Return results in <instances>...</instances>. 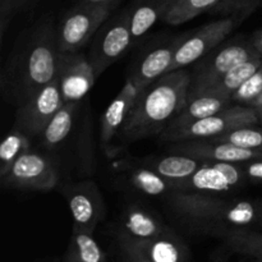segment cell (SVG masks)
<instances>
[{
	"label": "cell",
	"instance_id": "1",
	"mask_svg": "<svg viewBox=\"0 0 262 262\" xmlns=\"http://www.w3.org/2000/svg\"><path fill=\"white\" fill-rule=\"evenodd\" d=\"M60 51L56 27L45 17L18 37L9 59L3 67L0 86L9 101L20 105L56 78Z\"/></svg>",
	"mask_w": 262,
	"mask_h": 262
},
{
	"label": "cell",
	"instance_id": "37",
	"mask_svg": "<svg viewBox=\"0 0 262 262\" xmlns=\"http://www.w3.org/2000/svg\"><path fill=\"white\" fill-rule=\"evenodd\" d=\"M250 106H252V107H260V106H262V94L257 97V99L255 100V101L252 102V104L250 105Z\"/></svg>",
	"mask_w": 262,
	"mask_h": 262
},
{
	"label": "cell",
	"instance_id": "36",
	"mask_svg": "<svg viewBox=\"0 0 262 262\" xmlns=\"http://www.w3.org/2000/svg\"><path fill=\"white\" fill-rule=\"evenodd\" d=\"M251 42H252L253 48H255L256 50H257L258 53L262 55V30L257 31V32L252 36V38H251Z\"/></svg>",
	"mask_w": 262,
	"mask_h": 262
},
{
	"label": "cell",
	"instance_id": "5",
	"mask_svg": "<svg viewBox=\"0 0 262 262\" xmlns=\"http://www.w3.org/2000/svg\"><path fill=\"white\" fill-rule=\"evenodd\" d=\"M260 122L256 107L247 105L227 106L222 112L204 118L191 124L173 130H164L160 140L165 142H184L193 140H207L245 125H256Z\"/></svg>",
	"mask_w": 262,
	"mask_h": 262
},
{
	"label": "cell",
	"instance_id": "17",
	"mask_svg": "<svg viewBox=\"0 0 262 262\" xmlns=\"http://www.w3.org/2000/svg\"><path fill=\"white\" fill-rule=\"evenodd\" d=\"M174 232L152 210L138 204H130L124 209L118 228V234L130 239H151Z\"/></svg>",
	"mask_w": 262,
	"mask_h": 262
},
{
	"label": "cell",
	"instance_id": "35",
	"mask_svg": "<svg viewBox=\"0 0 262 262\" xmlns=\"http://www.w3.org/2000/svg\"><path fill=\"white\" fill-rule=\"evenodd\" d=\"M120 0H78V3H83V4H92V5H112V7H117L119 4Z\"/></svg>",
	"mask_w": 262,
	"mask_h": 262
},
{
	"label": "cell",
	"instance_id": "4",
	"mask_svg": "<svg viewBox=\"0 0 262 262\" xmlns=\"http://www.w3.org/2000/svg\"><path fill=\"white\" fill-rule=\"evenodd\" d=\"M262 56L251 40H233L225 45H219L210 51L207 55L194 63L191 72V84L188 96L205 91L216 83L225 73L238 64L247 61L252 58Z\"/></svg>",
	"mask_w": 262,
	"mask_h": 262
},
{
	"label": "cell",
	"instance_id": "27",
	"mask_svg": "<svg viewBox=\"0 0 262 262\" xmlns=\"http://www.w3.org/2000/svg\"><path fill=\"white\" fill-rule=\"evenodd\" d=\"M224 248L232 253L251 260L262 261V233L258 230H242L223 238Z\"/></svg>",
	"mask_w": 262,
	"mask_h": 262
},
{
	"label": "cell",
	"instance_id": "13",
	"mask_svg": "<svg viewBox=\"0 0 262 262\" xmlns=\"http://www.w3.org/2000/svg\"><path fill=\"white\" fill-rule=\"evenodd\" d=\"M96 78L89 56L81 51L60 53L56 79L64 102H81L94 87Z\"/></svg>",
	"mask_w": 262,
	"mask_h": 262
},
{
	"label": "cell",
	"instance_id": "7",
	"mask_svg": "<svg viewBox=\"0 0 262 262\" xmlns=\"http://www.w3.org/2000/svg\"><path fill=\"white\" fill-rule=\"evenodd\" d=\"M247 15L246 13L225 15L222 19L207 23L200 27L199 30L182 36L176 55H174L173 64L170 67V72L183 69L191 64H194L205 55H207L210 51L222 45L229 33H232V31L234 30L235 26L241 20L245 19Z\"/></svg>",
	"mask_w": 262,
	"mask_h": 262
},
{
	"label": "cell",
	"instance_id": "11",
	"mask_svg": "<svg viewBox=\"0 0 262 262\" xmlns=\"http://www.w3.org/2000/svg\"><path fill=\"white\" fill-rule=\"evenodd\" d=\"M63 104L60 87L55 78L18 105L15 128L27 136H40Z\"/></svg>",
	"mask_w": 262,
	"mask_h": 262
},
{
	"label": "cell",
	"instance_id": "6",
	"mask_svg": "<svg viewBox=\"0 0 262 262\" xmlns=\"http://www.w3.org/2000/svg\"><path fill=\"white\" fill-rule=\"evenodd\" d=\"M112 5H92L77 3L64 14L56 27V43L60 53L79 51L94 38L99 28L110 17Z\"/></svg>",
	"mask_w": 262,
	"mask_h": 262
},
{
	"label": "cell",
	"instance_id": "38",
	"mask_svg": "<svg viewBox=\"0 0 262 262\" xmlns=\"http://www.w3.org/2000/svg\"><path fill=\"white\" fill-rule=\"evenodd\" d=\"M256 110H257L258 119H260V122L262 123V106H260V107H256Z\"/></svg>",
	"mask_w": 262,
	"mask_h": 262
},
{
	"label": "cell",
	"instance_id": "26",
	"mask_svg": "<svg viewBox=\"0 0 262 262\" xmlns=\"http://www.w3.org/2000/svg\"><path fill=\"white\" fill-rule=\"evenodd\" d=\"M220 0H173L163 20L170 26H178L193 19L205 12H214Z\"/></svg>",
	"mask_w": 262,
	"mask_h": 262
},
{
	"label": "cell",
	"instance_id": "32",
	"mask_svg": "<svg viewBox=\"0 0 262 262\" xmlns=\"http://www.w3.org/2000/svg\"><path fill=\"white\" fill-rule=\"evenodd\" d=\"M258 7L257 0H220L217 7L214 9V13L224 15L239 14L246 13L250 14Z\"/></svg>",
	"mask_w": 262,
	"mask_h": 262
},
{
	"label": "cell",
	"instance_id": "10",
	"mask_svg": "<svg viewBox=\"0 0 262 262\" xmlns=\"http://www.w3.org/2000/svg\"><path fill=\"white\" fill-rule=\"evenodd\" d=\"M246 179L247 177L241 164L205 161L191 177L177 183L174 192L228 193L239 188Z\"/></svg>",
	"mask_w": 262,
	"mask_h": 262
},
{
	"label": "cell",
	"instance_id": "19",
	"mask_svg": "<svg viewBox=\"0 0 262 262\" xmlns=\"http://www.w3.org/2000/svg\"><path fill=\"white\" fill-rule=\"evenodd\" d=\"M232 99L227 96H220L215 94H199L194 96L187 97L186 104L181 109V112L176 115L170 124L165 128V130H173L181 128L183 125L191 124L204 118L211 117L216 113L222 112L227 106H229Z\"/></svg>",
	"mask_w": 262,
	"mask_h": 262
},
{
	"label": "cell",
	"instance_id": "23",
	"mask_svg": "<svg viewBox=\"0 0 262 262\" xmlns=\"http://www.w3.org/2000/svg\"><path fill=\"white\" fill-rule=\"evenodd\" d=\"M63 262H107L105 251L94 238V233L72 230Z\"/></svg>",
	"mask_w": 262,
	"mask_h": 262
},
{
	"label": "cell",
	"instance_id": "14",
	"mask_svg": "<svg viewBox=\"0 0 262 262\" xmlns=\"http://www.w3.org/2000/svg\"><path fill=\"white\" fill-rule=\"evenodd\" d=\"M115 241L127 245L150 262H193L191 250L176 230L151 239H130L115 233Z\"/></svg>",
	"mask_w": 262,
	"mask_h": 262
},
{
	"label": "cell",
	"instance_id": "21",
	"mask_svg": "<svg viewBox=\"0 0 262 262\" xmlns=\"http://www.w3.org/2000/svg\"><path fill=\"white\" fill-rule=\"evenodd\" d=\"M173 0H133L129 10L133 45L140 41L159 19H163Z\"/></svg>",
	"mask_w": 262,
	"mask_h": 262
},
{
	"label": "cell",
	"instance_id": "28",
	"mask_svg": "<svg viewBox=\"0 0 262 262\" xmlns=\"http://www.w3.org/2000/svg\"><path fill=\"white\" fill-rule=\"evenodd\" d=\"M28 137L30 136L23 133L22 130L15 129L3 140L0 145V178L9 171L14 161L23 152L30 150L31 143Z\"/></svg>",
	"mask_w": 262,
	"mask_h": 262
},
{
	"label": "cell",
	"instance_id": "33",
	"mask_svg": "<svg viewBox=\"0 0 262 262\" xmlns=\"http://www.w3.org/2000/svg\"><path fill=\"white\" fill-rule=\"evenodd\" d=\"M117 248H118V262H150L142 256L138 255L135 250L128 247L124 243L117 241Z\"/></svg>",
	"mask_w": 262,
	"mask_h": 262
},
{
	"label": "cell",
	"instance_id": "29",
	"mask_svg": "<svg viewBox=\"0 0 262 262\" xmlns=\"http://www.w3.org/2000/svg\"><path fill=\"white\" fill-rule=\"evenodd\" d=\"M210 140L232 143L238 147L248 148V150L262 151V129L256 128L255 125H245V127L235 128V129L223 133V135L210 138Z\"/></svg>",
	"mask_w": 262,
	"mask_h": 262
},
{
	"label": "cell",
	"instance_id": "12",
	"mask_svg": "<svg viewBox=\"0 0 262 262\" xmlns=\"http://www.w3.org/2000/svg\"><path fill=\"white\" fill-rule=\"evenodd\" d=\"M61 193L68 202L73 229L94 233L105 215L104 197L94 181L66 184Z\"/></svg>",
	"mask_w": 262,
	"mask_h": 262
},
{
	"label": "cell",
	"instance_id": "22",
	"mask_svg": "<svg viewBox=\"0 0 262 262\" xmlns=\"http://www.w3.org/2000/svg\"><path fill=\"white\" fill-rule=\"evenodd\" d=\"M79 105L81 102H64L63 106L56 112L53 119L48 123L43 132L40 135L43 147L53 150L66 141L69 133L72 132L74 122H76Z\"/></svg>",
	"mask_w": 262,
	"mask_h": 262
},
{
	"label": "cell",
	"instance_id": "25",
	"mask_svg": "<svg viewBox=\"0 0 262 262\" xmlns=\"http://www.w3.org/2000/svg\"><path fill=\"white\" fill-rule=\"evenodd\" d=\"M127 179L136 189L147 196L156 197L173 193V184L170 182L141 163L128 169Z\"/></svg>",
	"mask_w": 262,
	"mask_h": 262
},
{
	"label": "cell",
	"instance_id": "24",
	"mask_svg": "<svg viewBox=\"0 0 262 262\" xmlns=\"http://www.w3.org/2000/svg\"><path fill=\"white\" fill-rule=\"evenodd\" d=\"M262 66V56L257 58H252L247 61L238 64L237 67L230 69L228 73H225L219 81L211 87H209L205 91L199 92V94H215L220 95V96H227L232 99L233 94L257 71ZM196 94V95H199ZM194 96V95H192Z\"/></svg>",
	"mask_w": 262,
	"mask_h": 262
},
{
	"label": "cell",
	"instance_id": "16",
	"mask_svg": "<svg viewBox=\"0 0 262 262\" xmlns=\"http://www.w3.org/2000/svg\"><path fill=\"white\" fill-rule=\"evenodd\" d=\"M179 41L181 37L177 36L151 46L136 61L128 78L145 90L156 79L169 73Z\"/></svg>",
	"mask_w": 262,
	"mask_h": 262
},
{
	"label": "cell",
	"instance_id": "40",
	"mask_svg": "<svg viewBox=\"0 0 262 262\" xmlns=\"http://www.w3.org/2000/svg\"><path fill=\"white\" fill-rule=\"evenodd\" d=\"M248 262H262L261 260H251V261H248Z\"/></svg>",
	"mask_w": 262,
	"mask_h": 262
},
{
	"label": "cell",
	"instance_id": "34",
	"mask_svg": "<svg viewBox=\"0 0 262 262\" xmlns=\"http://www.w3.org/2000/svg\"><path fill=\"white\" fill-rule=\"evenodd\" d=\"M246 177L250 181L262 182V159H255V160L241 163Z\"/></svg>",
	"mask_w": 262,
	"mask_h": 262
},
{
	"label": "cell",
	"instance_id": "41",
	"mask_svg": "<svg viewBox=\"0 0 262 262\" xmlns=\"http://www.w3.org/2000/svg\"><path fill=\"white\" fill-rule=\"evenodd\" d=\"M257 4L258 5H262V0H257Z\"/></svg>",
	"mask_w": 262,
	"mask_h": 262
},
{
	"label": "cell",
	"instance_id": "2",
	"mask_svg": "<svg viewBox=\"0 0 262 262\" xmlns=\"http://www.w3.org/2000/svg\"><path fill=\"white\" fill-rule=\"evenodd\" d=\"M173 214L193 233L223 239L228 234L262 228V200L225 199L216 194L173 192Z\"/></svg>",
	"mask_w": 262,
	"mask_h": 262
},
{
	"label": "cell",
	"instance_id": "20",
	"mask_svg": "<svg viewBox=\"0 0 262 262\" xmlns=\"http://www.w3.org/2000/svg\"><path fill=\"white\" fill-rule=\"evenodd\" d=\"M204 163L205 161L200 160V159L179 152L148 158L141 161V164L154 169L156 173H159L166 181L170 182L173 184V192L174 186L177 183L191 177Z\"/></svg>",
	"mask_w": 262,
	"mask_h": 262
},
{
	"label": "cell",
	"instance_id": "9",
	"mask_svg": "<svg viewBox=\"0 0 262 262\" xmlns=\"http://www.w3.org/2000/svg\"><path fill=\"white\" fill-rule=\"evenodd\" d=\"M2 179L8 188L51 191L59 183L58 170L43 154L28 150L23 152Z\"/></svg>",
	"mask_w": 262,
	"mask_h": 262
},
{
	"label": "cell",
	"instance_id": "8",
	"mask_svg": "<svg viewBox=\"0 0 262 262\" xmlns=\"http://www.w3.org/2000/svg\"><path fill=\"white\" fill-rule=\"evenodd\" d=\"M132 45L129 10L125 9L113 18H107L92 38L89 54L96 77L124 55Z\"/></svg>",
	"mask_w": 262,
	"mask_h": 262
},
{
	"label": "cell",
	"instance_id": "30",
	"mask_svg": "<svg viewBox=\"0 0 262 262\" xmlns=\"http://www.w3.org/2000/svg\"><path fill=\"white\" fill-rule=\"evenodd\" d=\"M262 94V66L237 91L233 94L232 101L250 106Z\"/></svg>",
	"mask_w": 262,
	"mask_h": 262
},
{
	"label": "cell",
	"instance_id": "18",
	"mask_svg": "<svg viewBox=\"0 0 262 262\" xmlns=\"http://www.w3.org/2000/svg\"><path fill=\"white\" fill-rule=\"evenodd\" d=\"M142 90V87L128 78L119 94L115 96V99L110 102L107 109L105 110L104 115L101 117V128H100V141L105 150L109 148L112 141L123 128Z\"/></svg>",
	"mask_w": 262,
	"mask_h": 262
},
{
	"label": "cell",
	"instance_id": "15",
	"mask_svg": "<svg viewBox=\"0 0 262 262\" xmlns=\"http://www.w3.org/2000/svg\"><path fill=\"white\" fill-rule=\"evenodd\" d=\"M170 151L184 154L209 163L241 164L255 159H262V151L248 150V148L238 147L232 143L210 140V138L178 142V145L174 146Z\"/></svg>",
	"mask_w": 262,
	"mask_h": 262
},
{
	"label": "cell",
	"instance_id": "39",
	"mask_svg": "<svg viewBox=\"0 0 262 262\" xmlns=\"http://www.w3.org/2000/svg\"><path fill=\"white\" fill-rule=\"evenodd\" d=\"M50 262H63V260H59V258H54V260L50 261Z\"/></svg>",
	"mask_w": 262,
	"mask_h": 262
},
{
	"label": "cell",
	"instance_id": "31",
	"mask_svg": "<svg viewBox=\"0 0 262 262\" xmlns=\"http://www.w3.org/2000/svg\"><path fill=\"white\" fill-rule=\"evenodd\" d=\"M36 3V0H0V28H2V41L4 40L5 31L12 20V17L18 12L28 9Z\"/></svg>",
	"mask_w": 262,
	"mask_h": 262
},
{
	"label": "cell",
	"instance_id": "3",
	"mask_svg": "<svg viewBox=\"0 0 262 262\" xmlns=\"http://www.w3.org/2000/svg\"><path fill=\"white\" fill-rule=\"evenodd\" d=\"M191 72L178 69L166 73L141 91L120 129L127 142L161 135L181 112L188 97Z\"/></svg>",
	"mask_w": 262,
	"mask_h": 262
}]
</instances>
